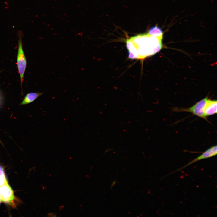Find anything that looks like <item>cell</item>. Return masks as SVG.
Listing matches in <instances>:
<instances>
[{
	"label": "cell",
	"mask_w": 217,
	"mask_h": 217,
	"mask_svg": "<svg viewBox=\"0 0 217 217\" xmlns=\"http://www.w3.org/2000/svg\"><path fill=\"white\" fill-rule=\"evenodd\" d=\"M126 43L131 59H143L153 55L163 47L162 40L147 33L131 37L127 40Z\"/></svg>",
	"instance_id": "cell-1"
},
{
	"label": "cell",
	"mask_w": 217,
	"mask_h": 217,
	"mask_svg": "<svg viewBox=\"0 0 217 217\" xmlns=\"http://www.w3.org/2000/svg\"><path fill=\"white\" fill-rule=\"evenodd\" d=\"M208 99V97L207 96L197 102L190 107L187 108L174 107L172 108L173 111L176 112H189L208 121L207 118L205 116V108Z\"/></svg>",
	"instance_id": "cell-2"
},
{
	"label": "cell",
	"mask_w": 217,
	"mask_h": 217,
	"mask_svg": "<svg viewBox=\"0 0 217 217\" xmlns=\"http://www.w3.org/2000/svg\"><path fill=\"white\" fill-rule=\"evenodd\" d=\"M19 34L17 56V65L20 76L21 85L22 87L24 75L26 68L27 63L26 58L23 49L21 34L20 33Z\"/></svg>",
	"instance_id": "cell-3"
},
{
	"label": "cell",
	"mask_w": 217,
	"mask_h": 217,
	"mask_svg": "<svg viewBox=\"0 0 217 217\" xmlns=\"http://www.w3.org/2000/svg\"><path fill=\"white\" fill-rule=\"evenodd\" d=\"M0 197L2 202L14 205L15 198L12 189L8 183L0 187Z\"/></svg>",
	"instance_id": "cell-4"
},
{
	"label": "cell",
	"mask_w": 217,
	"mask_h": 217,
	"mask_svg": "<svg viewBox=\"0 0 217 217\" xmlns=\"http://www.w3.org/2000/svg\"><path fill=\"white\" fill-rule=\"evenodd\" d=\"M217 147L216 145L212 146L207 150L203 152L201 155L194 159L188 164L182 167L181 168L178 169L172 173L178 171L188 166L193 163L204 159L210 158L216 155L217 153Z\"/></svg>",
	"instance_id": "cell-5"
},
{
	"label": "cell",
	"mask_w": 217,
	"mask_h": 217,
	"mask_svg": "<svg viewBox=\"0 0 217 217\" xmlns=\"http://www.w3.org/2000/svg\"><path fill=\"white\" fill-rule=\"evenodd\" d=\"M217 105L216 100L208 99L205 110V115L207 118L217 113Z\"/></svg>",
	"instance_id": "cell-6"
},
{
	"label": "cell",
	"mask_w": 217,
	"mask_h": 217,
	"mask_svg": "<svg viewBox=\"0 0 217 217\" xmlns=\"http://www.w3.org/2000/svg\"><path fill=\"white\" fill-rule=\"evenodd\" d=\"M43 94V93L39 92L29 93L25 96L20 105H25L32 102Z\"/></svg>",
	"instance_id": "cell-7"
},
{
	"label": "cell",
	"mask_w": 217,
	"mask_h": 217,
	"mask_svg": "<svg viewBox=\"0 0 217 217\" xmlns=\"http://www.w3.org/2000/svg\"><path fill=\"white\" fill-rule=\"evenodd\" d=\"M149 35L162 40L163 36V31L160 27L155 25L150 27L147 33Z\"/></svg>",
	"instance_id": "cell-8"
},
{
	"label": "cell",
	"mask_w": 217,
	"mask_h": 217,
	"mask_svg": "<svg viewBox=\"0 0 217 217\" xmlns=\"http://www.w3.org/2000/svg\"><path fill=\"white\" fill-rule=\"evenodd\" d=\"M8 183L6 176H0V187Z\"/></svg>",
	"instance_id": "cell-9"
},
{
	"label": "cell",
	"mask_w": 217,
	"mask_h": 217,
	"mask_svg": "<svg viewBox=\"0 0 217 217\" xmlns=\"http://www.w3.org/2000/svg\"><path fill=\"white\" fill-rule=\"evenodd\" d=\"M0 176H5V173L2 167L0 165Z\"/></svg>",
	"instance_id": "cell-10"
},
{
	"label": "cell",
	"mask_w": 217,
	"mask_h": 217,
	"mask_svg": "<svg viewBox=\"0 0 217 217\" xmlns=\"http://www.w3.org/2000/svg\"><path fill=\"white\" fill-rule=\"evenodd\" d=\"M48 216L51 217H55L56 216V214L53 213H49L48 214Z\"/></svg>",
	"instance_id": "cell-11"
},
{
	"label": "cell",
	"mask_w": 217,
	"mask_h": 217,
	"mask_svg": "<svg viewBox=\"0 0 217 217\" xmlns=\"http://www.w3.org/2000/svg\"><path fill=\"white\" fill-rule=\"evenodd\" d=\"M1 202H2V201H1V198L0 197V204H1Z\"/></svg>",
	"instance_id": "cell-12"
}]
</instances>
